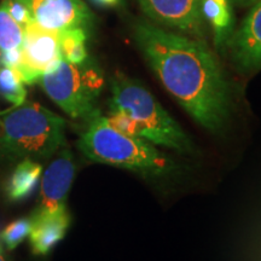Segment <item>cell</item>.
<instances>
[{
    "instance_id": "5",
    "label": "cell",
    "mask_w": 261,
    "mask_h": 261,
    "mask_svg": "<svg viewBox=\"0 0 261 261\" xmlns=\"http://www.w3.org/2000/svg\"><path fill=\"white\" fill-rule=\"evenodd\" d=\"M102 76L97 69L73 64L61 58L55 67L41 75L45 93L73 119L89 120L94 113V102L102 87Z\"/></svg>"
},
{
    "instance_id": "9",
    "label": "cell",
    "mask_w": 261,
    "mask_h": 261,
    "mask_svg": "<svg viewBox=\"0 0 261 261\" xmlns=\"http://www.w3.org/2000/svg\"><path fill=\"white\" fill-rule=\"evenodd\" d=\"M231 60L243 73L261 68V2L256 3L242 24L226 42Z\"/></svg>"
},
{
    "instance_id": "18",
    "label": "cell",
    "mask_w": 261,
    "mask_h": 261,
    "mask_svg": "<svg viewBox=\"0 0 261 261\" xmlns=\"http://www.w3.org/2000/svg\"><path fill=\"white\" fill-rule=\"evenodd\" d=\"M3 3L5 4L9 14L11 15V17L14 18L19 25H22V27L24 28L25 25L32 21L28 9L25 8V5L22 2H19V0H4Z\"/></svg>"
},
{
    "instance_id": "22",
    "label": "cell",
    "mask_w": 261,
    "mask_h": 261,
    "mask_svg": "<svg viewBox=\"0 0 261 261\" xmlns=\"http://www.w3.org/2000/svg\"><path fill=\"white\" fill-rule=\"evenodd\" d=\"M0 261H6L4 255H3V253H2V249H0Z\"/></svg>"
},
{
    "instance_id": "2",
    "label": "cell",
    "mask_w": 261,
    "mask_h": 261,
    "mask_svg": "<svg viewBox=\"0 0 261 261\" xmlns=\"http://www.w3.org/2000/svg\"><path fill=\"white\" fill-rule=\"evenodd\" d=\"M108 119L119 129L154 145L184 154L195 151L187 133L155 97L144 86L121 73L113 77Z\"/></svg>"
},
{
    "instance_id": "11",
    "label": "cell",
    "mask_w": 261,
    "mask_h": 261,
    "mask_svg": "<svg viewBox=\"0 0 261 261\" xmlns=\"http://www.w3.org/2000/svg\"><path fill=\"white\" fill-rule=\"evenodd\" d=\"M31 240L32 249L38 255H46L58 242L65 236L70 224V218L67 210L48 213L37 211L31 218Z\"/></svg>"
},
{
    "instance_id": "20",
    "label": "cell",
    "mask_w": 261,
    "mask_h": 261,
    "mask_svg": "<svg viewBox=\"0 0 261 261\" xmlns=\"http://www.w3.org/2000/svg\"><path fill=\"white\" fill-rule=\"evenodd\" d=\"M93 3H96L97 5L102 6H114L119 3V0H92Z\"/></svg>"
},
{
    "instance_id": "23",
    "label": "cell",
    "mask_w": 261,
    "mask_h": 261,
    "mask_svg": "<svg viewBox=\"0 0 261 261\" xmlns=\"http://www.w3.org/2000/svg\"><path fill=\"white\" fill-rule=\"evenodd\" d=\"M0 55H2V51H0Z\"/></svg>"
},
{
    "instance_id": "8",
    "label": "cell",
    "mask_w": 261,
    "mask_h": 261,
    "mask_svg": "<svg viewBox=\"0 0 261 261\" xmlns=\"http://www.w3.org/2000/svg\"><path fill=\"white\" fill-rule=\"evenodd\" d=\"M146 16L156 23L182 34L201 37L203 16L200 0H138Z\"/></svg>"
},
{
    "instance_id": "16",
    "label": "cell",
    "mask_w": 261,
    "mask_h": 261,
    "mask_svg": "<svg viewBox=\"0 0 261 261\" xmlns=\"http://www.w3.org/2000/svg\"><path fill=\"white\" fill-rule=\"evenodd\" d=\"M24 29L19 25L11 15L4 3L0 5V51L21 48L23 45Z\"/></svg>"
},
{
    "instance_id": "1",
    "label": "cell",
    "mask_w": 261,
    "mask_h": 261,
    "mask_svg": "<svg viewBox=\"0 0 261 261\" xmlns=\"http://www.w3.org/2000/svg\"><path fill=\"white\" fill-rule=\"evenodd\" d=\"M135 38L165 89L195 121L220 133L230 119L231 91L207 45L149 23L137 24Z\"/></svg>"
},
{
    "instance_id": "15",
    "label": "cell",
    "mask_w": 261,
    "mask_h": 261,
    "mask_svg": "<svg viewBox=\"0 0 261 261\" xmlns=\"http://www.w3.org/2000/svg\"><path fill=\"white\" fill-rule=\"evenodd\" d=\"M0 96L8 102L14 104V107L25 102L27 91L24 87V81L18 70L14 68H0Z\"/></svg>"
},
{
    "instance_id": "7",
    "label": "cell",
    "mask_w": 261,
    "mask_h": 261,
    "mask_svg": "<svg viewBox=\"0 0 261 261\" xmlns=\"http://www.w3.org/2000/svg\"><path fill=\"white\" fill-rule=\"evenodd\" d=\"M28 9L33 22L48 31L63 32L81 28L86 31L92 12L83 0H19Z\"/></svg>"
},
{
    "instance_id": "6",
    "label": "cell",
    "mask_w": 261,
    "mask_h": 261,
    "mask_svg": "<svg viewBox=\"0 0 261 261\" xmlns=\"http://www.w3.org/2000/svg\"><path fill=\"white\" fill-rule=\"evenodd\" d=\"M22 45V62L18 71L24 84L38 83L42 74L62 58L61 32L48 31L31 21L25 25Z\"/></svg>"
},
{
    "instance_id": "19",
    "label": "cell",
    "mask_w": 261,
    "mask_h": 261,
    "mask_svg": "<svg viewBox=\"0 0 261 261\" xmlns=\"http://www.w3.org/2000/svg\"><path fill=\"white\" fill-rule=\"evenodd\" d=\"M22 62V47L21 48H14V50H9L2 52L0 55V64L3 67L14 68L17 70L21 65Z\"/></svg>"
},
{
    "instance_id": "21",
    "label": "cell",
    "mask_w": 261,
    "mask_h": 261,
    "mask_svg": "<svg viewBox=\"0 0 261 261\" xmlns=\"http://www.w3.org/2000/svg\"><path fill=\"white\" fill-rule=\"evenodd\" d=\"M236 2L242 5H250V4H256V3L261 2V0H236Z\"/></svg>"
},
{
    "instance_id": "17",
    "label": "cell",
    "mask_w": 261,
    "mask_h": 261,
    "mask_svg": "<svg viewBox=\"0 0 261 261\" xmlns=\"http://www.w3.org/2000/svg\"><path fill=\"white\" fill-rule=\"evenodd\" d=\"M31 218L12 221L5 227L2 233V240L9 249H15L19 243H22L31 233Z\"/></svg>"
},
{
    "instance_id": "3",
    "label": "cell",
    "mask_w": 261,
    "mask_h": 261,
    "mask_svg": "<svg viewBox=\"0 0 261 261\" xmlns=\"http://www.w3.org/2000/svg\"><path fill=\"white\" fill-rule=\"evenodd\" d=\"M79 140V148L93 162L106 163L151 179L177 175L180 167L154 144L119 129L96 112Z\"/></svg>"
},
{
    "instance_id": "4",
    "label": "cell",
    "mask_w": 261,
    "mask_h": 261,
    "mask_svg": "<svg viewBox=\"0 0 261 261\" xmlns=\"http://www.w3.org/2000/svg\"><path fill=\"white\" fill-rule=\"evenodd\" d=\"M64 128L57 114L24 102L0 113V151L14 159H47L63 145Z\"/></svg>"
},
{
    "instance_id": "12",
    "label": "cell",
    "mask_w": 261,
    "mask_h": 261,
    "mask_svg": "<svg viewBox=\"0 0 261 261\" xmlns=\"http://www.w3.org/2000/svg\"><path fill=\"white\" fill-rule=\"evenodd\" d=\"M202 16L210 22L218 46L226 45L232 31V14L228 0H200Z\"/></svg>"
},
{
    "instance_id": "10",
    "label": "cell",
    "mask_w": 261,
    "mask_h": 261,
    "mask_svg": "<svg viewBox=\"0 0 261 261\" xmlns=\"http://www.w3.org/2000/svg\"><path fill=\"white\" fill-rule=\"evenodd\" d=\"M75 175V163L70 150L63 149L50 163L41 180L40 202L37 211L54 213L65 207V198Z\"/></svg>"
},
{
    "instance_id": "13",
    "label": "cell",
    "mask_w": 261,
    "mask_h": 261,
    "mask_svg": "<svg viewBox=\"0 0 261 261\" xmlns=\"http://www.w3.org/2000/svg\"><path fill=\"white\" fill-rule=\"evenodd\" d=\"M41 166L33 160L25 159L16 167L6 188L11 201H22L32 195L41 177Z\"/></svg>"
},
{
    "instance_id": "14",
    "label": "cell",
    "mask_w": 261,
    "mask_h": 261,
    "mask_svg": "<svg viewBox=\"0 0 261 261\" xmlns=\"http://www.w3.org/2000/svg\"><path fill=\"white\" fill-rule=\"evenodd\" d=\"M87 34L85 29L75 28L61 32L62 58L73 64H83L87 60Z\"/></svg>"
}]
</instances>
